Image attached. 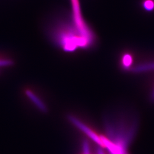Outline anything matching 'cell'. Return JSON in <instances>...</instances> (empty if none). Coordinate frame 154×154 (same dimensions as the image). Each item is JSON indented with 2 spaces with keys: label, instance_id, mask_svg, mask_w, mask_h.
<instances>
[{
  "label": "cell",
  "instance_id": "cell-3",
  "mask_svg": "<svg viewBox=\"0 0 154 154\" xmlns=\"http://www.w3.org/2000/svg\"><path fill=\"white\" fill-rule=\"evenodd\" d=\"M25 94L30 101L35 105L38 109L42 112L45 113L47 111V108L46 105L43 102L38 96L34 92L29 89L25 90Z\"/></svg>",
  "mask_w": 154,
  "mask_h": 154
},
{
  "label": "cell",
  "instance_id": "cell-1",
  "mask_svg": "<svg viewBox=\"0 0 154 154\" xmlns=\"http://www.w3.org/2000/svg\"><path fill=\"white\" fill-rule=\"evenodd\" d=\"M51 37L53 42L66 52H74L79 48L88 49L94 44L80 34L72 19L57 23L51 29Z\"/></svg>",
  "mask_w": 154,
  "mask_h": 154
},
{
  "label": "cell",
  "instance_id": "cell-6",
  "mask_svg": "<svg viewBox=\"0 0 154 154\" xmlns=\"http://www.w3.org/2000/svg\"><path fill=\"white\" fill-rule=\"evenodd\" d=\"M142 6L146 12H153L154 11V0H143Z\"/></svg>",
  "mask_w": 154,
  "mask_h": 154
},
{
  "label": "cell",
  "instance_id": "cell-7",
  "mask_svg": "<svg viewBox=\"0 0 154 154\" xmlns=\"http://www.w3.org/2000/svg\"><path fill=\"white\" fill-rule=\"evenodd\" d=\"M83 152L84 154H90V147L88 141H84L83 144Z\"/></svg>",
  "mask_w": 154,
  "mask_h": 154
},
{
  "label": "cell",
  "instance_id": "cell-2",
  "mask_svg": "<svg viewBox=\"0 0 154 154\" xmlns=\"http://www.w3.org/2000/svg\"><path fill=\"white\" fill-rule=\"evenodd\" d=\"M68 119L75 126L82 131L83 132L90 137L93 141L97 143L98 145L101 147H104L103 144L101 139L100 136H99L96 133L94 132L91 129L89 128L87 125L83 123V122L79 120L76 117L72 115H69Z\"/></svg>",
  "mask_w": 154,
  "mask_h": 154
},
{
  "label": "cell",
  "instance_id": "cell-8",
  "mask_svg": "<svg viewBox=\"0 0 154 154\" xmlns=\"http://www.w3.org/2000/svg\"><path fill=\"white\" fill-rule=\"evenodd\" d=\"M151 100L152 102H154V89L151 95Z\"/></svg>",
  "mask_w": 154,
  "mask_h": 154
},
{
  "label": "cell",
  "instance_id": "cell-5",
  "mask_svg": "<svg viewBox=\"0 0 154 154\" xmlns=\"http://www.w3.org/2000/svg\"><path fill=\"white\" fill-rule=\"evenodd\" d=\"M150 70H154V63H148L142 65L141 64L138 66L133 68L131 70V71L132 72L137 73Z\"/></svg>",
  "mask_w": 154,
  "mask_h": 154
},
{
  "label": "cell",
  "instance_id": "cell-4",
  "mask_svg": "<svg viewBox=\"0 0 154 154\" xmlns=\"http://www.w3.org/2000/svg\"><path fill=\"white\" fill-rule=\"evenodd\" d=\"M134 62L133 55L130 53L126 52L124 54L121 58V67L126 71H130L132 68Z\"/></svg>",
  "mask_w": 154,
  "mask_h": 154
}]
</instances>
